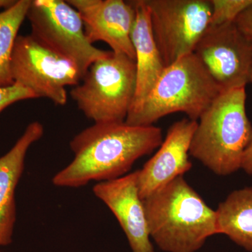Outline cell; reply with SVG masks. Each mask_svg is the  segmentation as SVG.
Segmentation results:
<instances>
[{
  "label": "cell",
  "instance_id": "1",
  "mask_svg": "<svg viewBox=\"0 0 252 252\" xmlns=\"http://www.w3.org/2000/svg\"><path fill=\"white\" fill-rule=\"evenodd\" d=\"M156 126L102 123L84 129L70 142L72 162L53 178L56 187L78 188L92 181L115 180L130 171L136 160L161 145Z\"/></svg>",
  "mask_w": 252,
  "mask_h": 252
},
{
  "label": "cell",
  "instance_id": "2",
  "mask_svg": "<svg viewBox=\"0 0 252 252\" xmlns=\"http://www.w3.org/2000/svg\"><path fill=\"white\" fill-rule=\"evenodd\" d=\"M149 235L166 252H195L219 234L217 213L183 176L143 200Z\"/></svg>",
  "mask_w": 252,
  "mask_h": 252
},
{
  "label": "cell",
  "instance_id": "3",
  "mask_svg": "<svg viewBox=\"0 0 252 252\" xmlns=\"http://www.w3.org/2000/svg\"><path fill=\"white\" fill-rule=\"evenodd\" d=\"M246 99L245 88L222 92L198 119L189 154L217 175L240 170L252 142Z\"/></svg>",
  "mask_w": 252,
  "mask_h": 252
},
{
  "label": "cell",
  "instance_id": "4",
  "mask_svg": "<svg viewBox=\"0 0 252 252\" xmlns=\"http://www.w3.org/2000/svg\"><path fill=\"white\" fill-rule=\"evenodd\" d=\"M221 91L195 54L187 55L165 68L140 109L126 124L152 126L173 113H185L198 122Z\"/></svg>",
  "mask_w": 252,
  "mask_h": 252
},
{
  "label": "cell",
  "instance_id": "5",
  "mask_svg": "<svg viewBox=\"0 0 252 252\" xmlns=\"http://www.w3.org/2000/svg\"><path fill=\"white\" fill-rule=\"evenodd\" d=\"M136 91L135 61L109 51L94 61L70 96L78 108L94 124L124 122Z\"/></svg>",
  "mask_w": 252,
  "mask_h": 252
},
{
  "label": "cell",
  "instance_id": "6",
  "mask_svg": "<svg viewBox=\"0 0 252 252\" xmlns=\"http://www.w3.org/2000/svg\"><path fill=\"white\" fill-rule=\"evenodd\" d=\"M28 19L31 35L77 65L83 77L91 64L108 54L86 37L77 9L63 0H31Z\"/></svg>",
  "mask_w": 252,
  "mask_h": 252
},
{
  "label": "cell",
  "instance_id": "7",
  "mask_svg": "<svg viewBox=\"0 0 252 252\" xmlns=\"http://www.w3.org/2000/svg\"><path fill=\"white\" fill-rule=\"evenodd\" d=\"M14 83L29 89L36 98L44 97L56 105L67 102V86L82 80L77 65L41 44L31 34L18 35L11 60Z\"/></svg>",
  "mask_w": 252,
  "mask_h": 252
},
{
  "label": "cell",
  "instance_id": "8",
  "mask_svg": "<svg viewBox=\"0 0 252 252\" xmlns=\"http://www.w3.org/2000/svg\"><path fill=\"white\" fill-rule=\"evenodd\" d=\"M165 67L193 54L210 27V0H144Z\"/></svg>",
  "mask_w": 252,
  "mask_h": 252
},
{
  "label": "cell",
  "instance_id": "9",
  "mask_svg": "<svg viewBox=\"0 0 252 252\" xmlns=\"http://www.w3.org/2000/svg\"><path fill=\"white\" fill-rule=\"evenodd\" d=\"M193 54L221 92L245 88L250 84L252 42L235 23L209 27Z\"/></svg>",
  "mask_w": 252,
  "mask_h": 252
},
{
  "label": "cell",
  "instance_id": "10",
  "mask_svg": "<svg viewBox=\"0 0 252 252\" xmlns=\"http://www.w3.org/2000/svg\"><path fill=\"white\" fill-rule=\"evenodd\" d=\"M77 9L88 40L94 44L103 41L117 54L135 59L132 32L136 11L132 1L123 0H67Z\"/></svg>",
  "mask_w": 252,
  "mask_h": 252
},
{
  "label": "cell",
  "instance_id": "11",
  "mask_svg": "<svg viewBox=\"0 0 252 252\" xmlns=\"http://www.w3.org/2000/svg\"><path fill=\"white\" fill-rule=\"evenodd\" d=\"M93 190L117 219L132 252H154L143 200L139 194L138 170L96 184Z\"/></svg>",
  "mask_w": 252,
  "mask_h": 252
},
{
  "label": "cell",
  "instance_id": "12",
  "mask_svg": "<svg viewBox=\"0 0 252 252\" xmlns=\"http://www.w3.org/2000/svg\"><path fill=\"white\" fill-rule=\"evenodd\" d=\"M198 122L183 119L172 124L160 149L138 170V189L142 200L191 169L190 142Z\"/></svg>",
  "mask_w": 252,
  "mask_h": 252
},
{
  "label": "cell",
  "instance_id": "13",
  "mask_svg": "<svg viewBox=\"0 0 252 252\" xmlns=\"http://www.w3.org/2000/svg\"><path fill=\"white\" fill-rule=\"evenodd\" d=\"M43 135L42 124L32 122L14 147L0 157V247L12 243L16 220V187L24 170L28 149Z\"/></svg>",
  "mask_w": 252,
  "mask_h": 252
},
{
  "label": "cell",
  "instance_id": "14",
  "mask_svg": "<svg viewBox=\"0 0 252 252\" xmlns=\"http://www.w3.org/2000/svg\"><path fill=\"white\" fill-rule=\"evenodd\" d=\"M132 2L136 11L132 32L135 54L136 91L133 103L127 116L135 114L140 109L166 68L154 39L145 1L135 0Z\"/></svg>",
  "mask_w": 252,
  "mask_h": 252
},
{
  "label": "cell",
  "instance_id": "15",
  "mask_svg": "<svg viewBox=\"0 0 252 252\" xmlns=\"http://www.w3.org/2000/svg\"><path fill=\"white\" fill-rule=\"evenodd\" d=\"M215 211L219 234L252 252V187L233 190Z\"/></svg>",
  "mask_w": 252,
  "mask_h": 252
},
{
  "label": "cell",
  "instance_id": "16",
  "mask_svg": "<svg viewBox=\"0 0 252 252\" xmlns=\"http://www.w3.org/2000/svg\"><path fill=\"white\" fill-rule=\"evenodd\" d=\"M31 0H17L0 12V88L13 85L11 60L18 31L27 16Z\"/></svg>",
  "mask_w": 252,
  "mask_h": 252
},
{
  "label": "cell",
  "instance_id": "17",
  "mask_svg": "<svg viewBox=\"0 0 252 252\" xmlns=\"http://www.w3.org/2000/svg\"><path fill=\"white\" fill-rule=\"evenodd\" d=\"M212 14L210 27H218L235 20L252 4V0H210Z\"/></svg>",
  "mask_w": 252,
  "mask_h": 252
},
{
  "label": "cell",
  "instance_id": "18",
  "mask_svg": "<svg viewBox=\"0 0 252 252\" xmlns=\"http://www.w3.org/2000/svg\"><path fill=\"white\" fill-rule=\"evenodd\" d=\"M35 98V94L31 91L18 83L8 87L0 88V113L15 102Z\"/></svg>",
  "mask_w": 252,
  "mask_h": 252
},
{
  "label": "cell",
  "instance_id": "19",
  "mask_svg": "<svg viewBox=\"0 0 252 252\" xmlns=\"http://www.w3.org/2000/svg\"><path fill=\"white\" fill-rule=\"evenodd\" d=\"M235 24L244 35L252 42V4L237 18Z\"/></svg>",
  "mask_w": 252,
  "mask_h": 252
},
{
  "label": "cell",
  "instance_id": "20",
  "mask_svg": "<svg viewBox=\"0 0 252 252\" xmlns=\"http://www.w3.org/2000/svg\"><path fill=\"white\" fill-rule=\"evenodd\" d=\"M241 169L249 175L252 176V142L244 154Z\"/></svg>",
  "mask_w": 252,
  "mask_h": 252
},
{
  "label": "cell",
  "instance_id": "21",
  "mask_svg": "<svg viewBox=\"0 0 252 252\" xmlns=\"http://www.w3.org/2000/svg\"><path fill=\"white\" fill-rule=\"evenodd\" d=\"M15 2L16 0H0V9L1 8H4V9H7L12 6Z\"/></svg>",
  "mask_w": 252,
  "mask_h": 252
},
{
  "label": "cell",
  "instance_id": "22",
  "mask_svg": "<svg viewBox=\"0 0 252 252\" xmlns=\"http://www.w3.org/2000/svg\"><path fill=\"white\" fill-rule=\"evenodd\" d=\"M250 83L252 84V72H251V77H250Z\"/></svg>",
  "mask_w": 252,
  "mask_h": 252
},
{
  "label": "cell",
  "instance_id": "23",
  "mask_svg": "<svg viewBox=\"0 0 252 252\" xmlns=\"http://www.w3.org/2000/svg\"><path fill=\"white\" fill-rule=\"evenodd\" d=\"M0 252H1V251H0Z\"/></svg>",
  "mask_w": 252,
  "mask_h": 252
}]
</instances>
